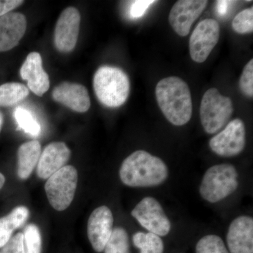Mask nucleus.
<instances>
[{
    "label": "nucleus",
    "instance_id": "f257e3e1",
    "mask_svg": "<svg viewBox=\"0 0 253 253\" xmlns=\"http://www.w3.org/2000/svg\"><path fill=\"white\" fill-rule=\"evenodd\" d=\"M119 175L125 185L153 187L161 185L167 179L168 169L162 159L144 150H139L124 160Z\"/></svg>",
    "mask_w": 253,
    "mask_h": 253
},
{
    "label": "nucleus",
    "instance_id": "f03ea898",
    "mask_svg": "<svg viewBox=\"0 0 253 253\" xmlns=\"http://www.w3.org/2000/svg\"><path fill=\"white\" fill-rule=\"evenodd\" d=\"M156 96L160 109L169 123L182 126L189 122L193 104L186 82L177 77L164 78L156 85Z\"/></svg>",
    "mask_w": 253,
    "mask_h": 253
},
{
    "label": "nucleus",
    "instance_id": "7ed1b4c3",
    "mask_svg": "<svg viewBox=\"0 0 253 253\" xmlns=\"http://www.w3.org/2000/svg\"><path fill=\"white\" fill-rule=\"evenodd\" d=\"M93 86L98 100L109 108L123 106L130 91L127 75L121 68L114 66L100 67L95 73Z\"/></svg>",
    "mask_w": 253,
    "mask_h": 253
},
{
    "label": "nucleus",
    "instance_id": "20e7f679",
    "mask_svg": "<svg viewBox=\"0 0 253 253\" xmlns=\"http://www.w3.org/2000/svg\"><path fill=\"white\" fill-rule=\"evenodd\" d=\"M239 185V173L234 166L215 165L205 173L199 192L203 199L214 204L235 192Z\"/></svg>",
    "mask_w": 253,
    "mask_h": 253
},
{
    "label": "nucleus",
    "instance_id": "39448f33",
    "mask_svg": "<svg viewBox=\"0 0 253 253\" xmlns=\"http://www.w3.org/2000/svg\"><path fill=\"white\" fill-rule=\"evenodd\" d=\"M234 112L233 102L223 96L216 88H211L205 92L200 107V118L204 130L208 134H214L229 123Z\"/></svg>",
    "mask_w": 253,
    "mask_h": 253
},
{
    "label": "nucleus",
    "instance_id": "423d86ee",
    "mask_svg": "<svg viewBox=\"0 0 253 253\" xmlns=\"http://www.w3.org/2000/svg\"><path fill=\"white\" fill-rule=\"evenodd\" d=\"M78 181L77 169L72 166H64L48 178L44 189L51 207L57 211L67 209L74 199Z\"/></svg>",
    "mask_w": 253,
    "mask_h": 253
},
{
    "label": "nucleus",
    "instance_id": "0eeeda50",
    "mask_svg": "<svg viewBox=\"0 0 253 253\" xmlns=\"http://www.w3.org/2000/svg\"><path fill=\"white\" fill-rule=\"evenodd\" d=\"M140 225L150 233L160 237L167 236L171 230V223L161 204L153 197L141 200L131 212Z\"/></svg>",
    "mask_w": 253,
    "mask_h": 253
},
{
    "label": "nucleus",
    "instance_id": "6e6552de",
    "mask_svg": "<svg viewBox=\"0 0 253 253\" xmlns=\"http://www.w3.org/2000/svg\"><path fill=\"white\" fill-rule=\"evenodd\" d=\"M246 126L239 118L231 121L210 140L214 154L221 157H233L241 154L246 146Z\"/></svg>",
    "mask_w": 253,
    "mask_h": 253
},
{
    "label": "nucleus",
    "instance_id": "1a4fd4ad",
    "mask_svg": "<svg viewBox=\"0 0 253 253\" xmlns=\"http://www.w3.org/2000/svg\"><path fill=\"white\" fill-rule=\"evenodd\" d=\"M220 36V27L217 21L207 18L195 28L189 40L191 59L196 63H204L217 45Z\"/></svg>",
    "mask_w": 253,
    "mask_h": 253
},
{
    "label": "nucleus",
    "instance_id": "9d476101",
    "mask_svg": "<svg viewBox=\"0 0 253 253\" xmlns=\"http://www.w3.org/2000/svg\"><path fill=\"white\" fill-rule=\"evenodd\" d=\"M81 16L75 7L63 10L56 22L54 44L60 52H71L76 47L80 33Z\"/></svg>",
    "mask_w": 253,
    "mask_h": 253
},
{
    "label": "nucleus",
    "instance_id": "9b49d317",
    "mask_svg": "<svg viewBox=\"0 0 253 253\" xmlns=\"http://www.w3.org/2000/svg\"><path fill=\"white\" fill-rule=\"evenodd\" d=\"M206 0H179L172 6L169 14V22L176 34L186 37L194 21L207 6Z\"/></svg>",
    "mask_w": 253,
    "mask_h": 253
},
{
    "label": "nucleus",
    "instance_id": "f8f14e48",
    "mask_svg": "<svg viewBox=\"0 0 253 253\" xmlns=\"http://www.w3.org/2000/svg\"><path fill=\"white\" fill-rule=\"evenodd\" d=\"M113 226V213L107 206H100L91 212L87 223V236L96 252L104 251L112 234Z\"/></svg>",
    "mask_w": 253,
    "mask_h": 253
},
{
    "label": "nucleus",
    "instance_id": "ddd939ff",
    "mask_svg": "<svg viewBox=\"0 0 253 253\" xmlns=\"http://www.w3.org/2000/svg\"><path fill=\"white\" fill-rule=\"evenodd\" d=\"M229 253H253V219L240 216L231 223L226 235Z\"/></svg>",
    "mask_w": 253,
    "mask_h": 253
},
{
    "label": "nucleus",
    "instance_id": "4468645a",
    "mask_svg": "<svg viewBox=\"0 0 253 253\" xmlns=\"http://www.w3.org/2000/svg\"><path fill=\"white\" fill-rule=\"evenodd\" d=\"M52 97L56 102L78 113L86 112L91 106L87 89L78 83H61L53 90Z\"/></svg>",
    "mask_w": 253,
    "mask_h": 253
},
{
    "label": "nucleus",
    "instance_id": "2eb2a0df",
    "mask_svg": "<svg viewBox=\"0 0 253 253\" xmlns=\"http://www.w3.org/2000/svg\"><path fill=\"white\" fill-rule=\"evenodd\" d=\"M70 157L71 151L65 143H51L41 153L37 166V174L41 179H47L66 166Z\"/></svg>",
    "mask_w": 253,
    "mask_h": 253
},
{
    "label": "nucleus",
    "instance_id": "dca6fc26",
    "mask_svg": "<svg viewBox=\"0 0 253 253\" xmlns=\"http://www.w3.org/2000/svg\"><path fill=\"white\" fill-rule=\"evenodd\" d=\"M21 78L27 81L30 90L37 96H42L49 90V76L42 67V59L38 52H31L20 70Z\"/></svg>",
    "mask_w": 253,
    "mask_h": 253
},
{
    "label": "nucleus",
    "instance_id": "f3484780",
    "mask_svg": "<svg viewBox=\"0 0 253 253\" xmlns=\"http://www.w3.org/2000/svg\"><path fill=\"white\" fill-rule=\"evenodd\" d=\"M27 29V20L21 13L11 12L0 17V52L18 45Z\"/></svg>",
    "mask_w": 253,
    "mask_h": 253
},
{
    "label": "nucleus",
    "instance_id": "a211bd4d",
    "mask_svg": "<svg viewBox=\"0 0 253 253\" xmlns=\"http://www.w3.org/2000/svg\"><path fill=\"white\" fill-rule=\"evenodd\" d=\"M41 153V143L37 140L28 141L20 146L17 166V174L20 179L25 180L31 176L38 166Z\"/></svg>",
    "mask_w": 253,
    "mask_h": 253
},
{
    "label": "nucleus",
    "instance_id": "6ab92c4d",
    "mask_svg": "<svg viewBox=\"0 0 253 253\" xmlns=\"http://www.w3.org/2000/svg\"><path fill=\"white\" fill-rule=\"evenodd\" d=\"M29 210L25 206L15 208L8 215L0 218V249L12 237L13 232L27 220Z\"/></svg>",
    "mask_w": 253,
    "mask_h": 253
},
{
    "label": "nucleus",
    "instance_id": "aec40b11",
    "mask_svg": "<svg viewBox=\"0 0 253 253\" xmlns=\"http://www.w3.org/2000/svg\"><path fill=\"white\" fill-rule=\"evenodd\" d=\"M29 95L27 86L21 83H5L0 86V106H11L21 102Z\"/></svg>",
    "mask_w": 253,
    "mask_h": 253
},
{
    "label": "nucleus",
    "instance_id": "412c9836",
    "mask_svg": "<svg viewBox=\"0 0 253 253\" xmlns=\"http://www.w3.org/2000/svg\"><path fill=\"white\" fill-rule=\"evenodd\" d=\"M132 241L134 246L140 249V253H163L164 251L162 239L152 233L139 231L134 234Z\"/></svg>",
    "mask_w": 253,
    "mask_h": 253
},
{
    "label": "nucleus",
    "instance_id": "4be33fe9",
    "mask_svg": "<svg viewBox=\"0 0 253 253\" xmlns=\"http://www.w3.org/2000/svg\"><path fill=\"white\" fill-rule=\"evenodd\" d=\"M14 116L20 129L33 136L41 134V126L29 110L18 106L16 108Z\"/></svg>",
    "mask_w": 253,
    "mask_h": 253
},
{
    "label": "nucleus",
    "instance_id": "5701e85b",
    "mask_svg": "<svg viewBox=\"0 0 253 253\" xmlns=\"http://www.w3.org/2000/svg\"><path fill=\"white\" fill-rule=\"evenodd\" d=\"M104 251V253H130L129 236L124 228L113 229Z\"/></svg>",
    "mask_w": 253,
    "mask_h": 253
},
{
    "label": "nucleus",
    "instance_id": "b1692460",
    "mask_svg": "<svg viewBox=\"0 0 253 253\" xmlns=\"http://www.w3.org/2000/svg\"><path fill=\"white\" fill-rule=\"evenodd\" d=\"M196 253H229L224 241L217 235L205 236L196 244Z\"/></svg>",
    "mask_w": 253,
    "mask_h": 253
},
{
    "label": "nucleus",
    "instance_id": "393cba45",
    "mask_svg": "<svg viewBox=\"0 0 253 253\" xmlns=\"http://www.w3.org/2000/svg\"><path fill=\"white\" fill-rule=\"evenodd\" d=\"M23 241L26 253H41L42 238L38 226L30 224L23 231Z\"/></svg>",
    "mask_w": 253,
    "mask_h": 253
},
{
    "label": "nucleus",
    "instance_id": "a878e982",
    "mask_svg": "<svg viewBox=\"0 0 253 253\" xmlns=\"http://www.w3.org/2000/svg\"><path fill=\"white\" fill-rule=\"evenodd\" d=\"M232 28L236 33L239 34H248L253 31V8L241 11L234 18Z\"/></svg>",
    "mask_w": 253,
    "mask_h": 253
},
{
    "label": "nucleus",
    "instance_id": "bb28decb",
    "mask_svg": "<svg viewBox=\"0 0 253 253\" xmlns=\"http://www.w3.org/2000/svg\"><path fill=\"white\" fill-rule=\"evenodd\" d=\"M239 87L243 94L248 97L253 96V60L246 65L239 81Z\"/></svg>",
    "mask_w": 253,
    "mask_h": 253
},
{
    "label": "nucleus",
    "instance_id": "cd10ccee",
    "mask_svg": "<svg viewBox=\"0 0 253 253\" xmlns=\"http://www.w3.org/2000/svg\"><path fill=\"white\" fill-rule=\"evenodd\" d=\"M0 253H26L23 233L12 236L9 241L0 249Z\"/></svg>",
    "mask_w": 253,
    "mask_h": 253
},
{
    "label": "nucleus",
    "instance_id": "c85d7f7f",
    "mask_svg": "<svg viewBox=\"0 0 253 253\" xmlns=\"http://www.w3.org/2000/svg\"><path fill=\"white\" fill-rule=\"evenodd\" d=\"M156 2L154 0H138L131 2L130 9H129V16L131 18H141L144 16L146 10L149 9L151 4Z\"/></svg>",
    "mask_w": 253,
    "mask_h": 253
},
{
    "label": "nucleus",
    "instance_id": "c756f323",
    "mask_svg": "<svg viewBox=\"0 0 253 253\" xmlns=\"http://www.w3.org/2000/svg\"><path fill=\"white\" fill-rule=\"evenodd\" d=\"M23 2L22 0H0V17L11 13Z\"/></svg>",
    "mask_w": 253,
    "mask_h": 253
},
{
    "label": "nucleus",
    "instance_id": "7c9ffc66",
    "mask_svg": "<svg viewBox=\"0 0 253 253\" xmlns=\"http://www.w3.org/2000/svg\"><path fill=\"white\" fill-rule=\"evenodd\" d=\"M231 3L232 1H225V0L217 1V4H216V11H217V14L220 16H225L227 14L228 10H229Z\"/></svg>",
    "mask_w": 253,
    "mask_h": 253
},
{
    "label": "nucleus",
    "instance_id": "2f4dec72",
    "mask_svg": "<svg viewBox=\"0 0 253 253\" xmlns=\"http://www.w3.org/2000/svg\"><path fill=\"white\" fill-rule=\"evenodd\" d=\"M5 183V176L2 173L0 172V189L3 187Z\"/></svg>",
    "mask_w": 253,
    "mask_h": 253
},
{
    "label": "nucleus",
    "instance_id": "473e14b6",
    "mask_svg": "<svg viewBox=\"0 0 253 253\" xmlns=\"http://www.w3.org/2000/svg\"><path fill=\"white\" fill-rule=\"evenodd\" d=\"M3 122H4V118H3L2 113L0 111V131H1V128H2Z\"/></svg>",
    "mask_w": 253,
    "mask_h": 253
}]
</instances>
